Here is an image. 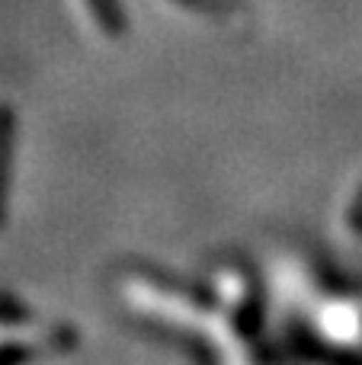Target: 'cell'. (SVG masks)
I'll list each match as a JSON object with an SVG mask.
<instances>
[{
  "label": "cell",
  "instance_id": "1",
  "mask_svg": "<svg viewBox=\"0 0 362 365\" xmlns=\"http://www.w3.org/2000/svg\"><path fill=\"white\" fill-rule=\"evenodd\" d=\"M77 10V16L87 23L90 32L96 36H119L122 29V19H119V10H115V0H71Z\"/></svg>",
  "mask_w": 362,
  "mask_h": 365
},
{
  "label": "cell",
  "instance_id": "2",
  "mask_svg": "<svg viewBox=\"0 0 362 365\" xmlns=\"http://www.w3.org/2000/svg\"><path fill=\"white\" fill-rule=\"evenodd\" d=\"M10 132L13 122L6 106H0V218H4V195H6V164H10Z\"/></svg>",
  "mask_w": 362,
  "mask_h": 365
}]
</instances>
